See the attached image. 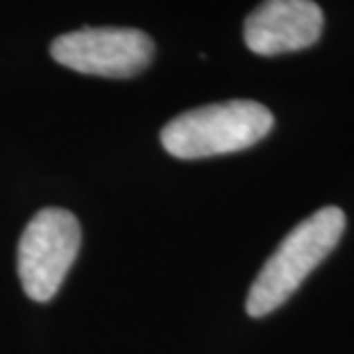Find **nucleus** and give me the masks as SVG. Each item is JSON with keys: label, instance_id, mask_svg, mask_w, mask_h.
Here are the masks:
<instances>
[{"label": "nucleus", "instance_id": "nucleus-1", "mask_svg": "<svg viewBox=\"0 0 354 354\" xmlns=\"http://www.w3.org/2000/svg\"><path fill=\"white\" fill-rule=\"evenodd\" d=\"M345 231V213L325 206L299 222L270 256L247 295V313L263 318L281 306L302 281L334 252Z\"/></svg>", "mask_w": 354, "mask_h": 354}, {"label": "nucleus", "instance_id": "nucleus-2", "mask_svg": "<svg viewBox=\"0 0 354 354\" xmlns=\"http://www.w3.org/2000/svg\"><path fill=\"white\" fill-rule=\"evenodd\" d=\"M274 117L266 105L236 99L183 112L162 128L165 151L180 160L236 153L254 147L272 131Z\"/></svg>", "mask_w": 354, "mask_h": 354}, {"label": "nucleus", "instance_id": "nucleus-3", "mask_svg": "<svg viewBox=\"0 0 354 354\" xmlns=\"http://www.w3.org/2000/svg\"><path fill=\"white\" fill-rule=\"evenodd\" d=\"M80 222L64 208L39 210L21 236L19 277L26 295L48 302L57 295L80 250Z\"/></svg>", "mask_w": 354, "mask_h": 354}, {"label": "nucleus", "instance_id": "nucleus-4", "mask_svg": "<svg viewBox=\"0 0 354 354\" xmlns=\"http://www.w3.org/2000/svg\"><path fill=\"white\" fill-rule=\"evenodd\" d=\"M57 64L87 76L133 78L153 57V39L138 28H82L50 44Z\"/></svg>", "mask_w": 354, "mask_h": 354}, {"label": "nucleus", "instance_id": "nucleus-5", "mask_svg": "<svg viewBox=\"0 0 354 354\" xmlns=\"http://www.w3.org/2000/svg\"><path fill=\"white\" fill-rule=\"evenodd\" d=\"M322 10L313 0H263L245 21V44L256 55H281L320 39Z\"/></svg>", "mask_w": 354, "mask_h": 354}]
</instances>
